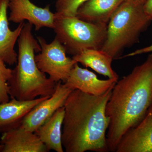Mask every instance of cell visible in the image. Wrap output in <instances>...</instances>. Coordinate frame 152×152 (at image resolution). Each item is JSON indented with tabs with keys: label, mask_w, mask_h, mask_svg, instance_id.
I'll return each instance as SVG.
<instances>
[{
	"label": "cell",
	"mask_w": 152,
	"mask_h": 152,
	"mask_svg": "<svg viewBox=\"0 0 152 152\" xmlns=\"http://www.w3.org/2000/svg\"><path fill=\"white\" fill-rule=\"evenodd\" d=\"M72 58L86 68H90L96 72L109 79L118 80L119 76L112 67L113 59L101 49H86Z\"/></svg>",
	"instance_id": "obj_16"
},
{
	"label": "cell",
	"mask_w": 152,
	"mask_h": 152,
	"mask_svg": "<svg viewBox=\"0 0 152 152\" xmlns=\"http://www.w3.org/2000/svg\"><path fill=\"white\" fill-rule=\"evenodd\" d=\"M118 80L99 79L96 74L86 69L80 67L77 63L64 83L72 91L79 90L89 94L101 96L113 87Z\"/></svg>",
	"instance_id": "obj_10"
},
{
	"label": "cell",
	"mask_w": 152,
	"mask_h": 152,
	"mask_svg": "<svg viewBox=\"0 0 152 152\" xmlns=\"http://www.w3.org/2000/svg\"><path fill=\"white\" fill-rule=\"evenodd\" d=\"M135 1H137L140 2L142 3V4H144V3H145L146 0H135Z\"/></svg>",
	"instance_id": "obj_21"
},
{
	"label": "cell",
	"mask_w": 152,
	"mask_h": 152,
	"mask_svg": "<svg viewBox=\"0 0 152 152\" xmlns=\"http://www.w3.org/2000/svg\"><path fill=\"white\" fill-rule=\"evenodd\" d=\"M88 0H57L56 3V17H75L79 8Z\"/></svg>",
	"instance_id": "obj_17"
},
{
	"label": "cell",
	"mask_w": 152,
	"mask_h": 152,
	"mask_svg": "<svg viewBox=\"0 0 152 152\" xmlns=\"http://www.w3.org/2000/svg\"><path fill=\"white\" fill-rule=\"evenodd\" d=\"M107 26L76 16H56L53 29L67 53L73 56L86 49H101L105 40Z\"/></svg>",
	"instance_id": "obj_5"
},
{
	"label": "cell",
	"mask_w": 152,
	"mask_h": 152,
	"mask_svg": "<svg viewBox=\"0 0 152 152\" xmlns=\"http://www.w3.org/2000/svg\"><path fill=\"white\" fill-rule=\"evenodd\" d=\"M152 102V54L130 73L118 80L106 107L110 119L107 133L108 152L116 151L125 134L145 116Z\"/></svg>",
	"instance_id": "obj_2"
},
{
	"label": "cell",
	"mask_w": 152,
	"mask_h": 152,
	"mask_svg": "<svg viewBox=\"0 0 152 152\" xmlns=\"http://www.w3.org/2000/svg\"><path fill=\"white\" fill-rule=\"evenodd\" d=\"M124 0H88L78 9L76 17L83 20L107 26L110 19Z\"/></svg>",
	"instance_id": "obj_14"
},
{
	"label": "cell",
	"mask_w": 152,
	"mask_h": 152,
	"mask_svg": "<svg viewBox=\"0 0 152 152\" xmlns=\"http://www.w3.org/2000/svg\"><path fill=\"white\" fill-rule=\"evenodd\" d=\"M115 152H152V102L141 121L123 136Z\"/></svg>",
	"instance_id": "obj_9"
},
{
	"label": "cell",
	"mask_w": 152,
	"mask_h": 152,
	"mask_svg": "<svg viewBox=\"0 0 152 152\" xmlns=\"http://www.w3.org/2000/svg\"><path fill=\"white\" fill-rule=\"evenodd\" d=\"M65 115L64 107L60 108L35 133L50 151L64 152L62 134Z\"/></svg>",
	"instance_id": "obj_15"
},
{
	"label": "cell",
	"mask_w": 152,
	"mask_h": 152,
	"mask_svg": "<svg viewBox=\"0 0 152 152\" xmlns=\"http://www.w3.org/2000/svg\"><path fill=\"white\" fill-rule=\"evenodd\" d=\"M37 39L41 48V51L35 56L38 68L48 75L52 80L65 83L77 63L72 58L67 56L66 48L56 37L50 43H48L40 36Z\"/></svg>",
	"instance_id": "obj_6"
},
{
	"label": "cell",
	"mask_w": 152,
	"mask_h": 152,
	"mask_svg": "<svg viewBox=\"0 0 152 152\" xmlns=\"http://www.w3.org/2000/svg\"><path fill=\"white\" fill-rule=\"evenodd\" d=\"M49 97H40L29 101L11 99L7 102L0 104V133L18 127L32 109Z\"/></svg>",
	"instance_id": "obj_13"
},
{
	"label": "cell",
	"mask_w": 152,
	"mask_h": 152,
	"mask_svg": "<svg viewBox=\"0 0 152 152\" xmlns=\"http://www.w3.org/2000/svg\"><path fill=\"white\" fill-rule=\"evenodd\" d=\"M9 1H11V0H9Z\"/></svg>",
	"instance_id": "obj_23"
},
{
	"label": "cell",
	"mask_w": 152,
	"mask_h": 152,
	"mask_svg": "<svg viewBox=\"0 0 152 152\" xmlns=\"http://www.w3.org/2000/svg\"><path fill=\"white\" fill-rule=\"evenodd\" d=\"M113 87L101 96L72 91L64 105L62 142L66 152H108L106 107Z\"/></svg>",
	"instance_id": "obj_1"
},
{
	"label": "cell",
	"mask_w": 152,
	"mask_h": 152,
	"mask_svg": "<svg viewBox=\"0 0 152 152\" xmlns=\"http://www.w3.org/2000/svg\"><path fill=\"white\" fill-rule=\"evenodd\" d=\"M13 69L7 67L4 62L0 58V104L10 101L8 82L12 75Z\"/></svg>",
	"instance_id": "obj_18"
},
{
	"label": "cell",
	"mask_w": 152,
	"mask_h": 152,
	"mask_svg": "<svg viewBox=\"0 0 152 152\" xmlns=\"http://www.w3.org/2000/svg\"><path fill=\"white\" fill-rule=\"evenodd\" d=\"M1 152H48L45 144L35 132L20 127L2 133Z\"/></svg>",
	"instance_id": "obj_11"
},
{
	"label": "cell",
	"mask_w": 152,
	"mask_h": 152,
	"mask_svg": "<svg viewBox=\"0 0 152 152\" xmlns=\"http://www.w3.org/2000/svg\"><path fill=\"white\" fill-rule=\"evenodd\" d=\"M143 5L135 0H124L110 19L101 50L113 60L120 58L124 49L137 42L151 23Z\"/></svg>",
	"instance_id": "obj_4"
},
{
	"label": "cell",
	"mask_w": 152,
	"mask_h": 152,
	"mask_svg": "<svg viewBox=\"0 0 152 152\" xmlns=\"http://www.w3.org/2000/svg\"><path fill=\"white\" fill-rule=\"evenodd\" d=\"M145 13L152 21V0H146L143 5Z\"/></svg>",
	"instance_id": "obj_20"
},
{
	"label": "cell",
	"mask_w": 152,
	"mask_h": 152,
	"mask_svg": "<svg viewBox=\"0 0 152 152\" xmlns=\"http://www.w3.org/2000/svg\"><path fill=\"white\" fill-rule=\"evenodd\" d=\"M72 91L62 82H58L54 94L32 109L25 117L20 127L35 132L58 109L64 107Z\"/></svg>",
	"instance_id": "obj_7"
},
{
	"label": "cell",
	"mask_w": 152,
	"mask_h": 152,
	"mask_svg": "<svg viewBox=\"0 0 152 152\" xmlns=\"http://www.w3.org/2000/svg\"><path fill=\"white\" fill-rule=\"evenodd\" d=\"M152 53V45L145 48H142L138 50H136L130 53L125 55L123 57H121L120 58H126V57H132L134 56L142 54L147 53Z\"/></svg>",
	"instance_id": "obj_19"
},
{
	"label": "cell",
	"mask_w": 152,
	"mask_h": 152,
	"mask_svg": "<svg viewBox=\"0 0 152 152\" xmlns=\"http://www.w3.org/2000/svg\"><path fill=\"white\" fill-rule=\"evenodd\" d=\"M9 8V21L20 23L27 20L34 26L36 31L44 27L53 29L54 26L56 15L51 11L50 5L40 7L30 0H11Z\"/></svg>",
	"instance_id": "obj_8"
},
{
	"label": "cell",
	"mask_w": 152,
	"mask_h": 152,
	"mask_svg": "<svg viewBox=\"0 0 152 152\" xmlns=\"http://www.w3.org/2000/svg\"><path fill=\"white\" fill-rule=\"evenodd\" d=\"M9 2V0H0V58L12 66L17 64L18 61V54L15 46L25 23H19L13 31L10 29L7 15Z\"/></svg>",
	"instance_id": "obj_12"
},
{
	"label": "cell",
	"mask_w": 152,
	"mask_h": 152,
	"mask_svg": "<svg viewBox=\"0 0 152 152\" xmlns=\"http://www.w3.org/2000/svg\"><path fill=\"white\" fill-rule=\"evenodd\" d=\"M2 149V146L0 144V152H1Z\"/></svg>",
	"instance_id": "obj_22"
},
{
	"label": "cell",
	"mask_w": 152,
	"mask_h": 152,
	"mask_svg": "<svg viewBox=\"0 0 152 152\" xmlns=\"http://www.w3.org/2000/svg\"><path fill=\"white\" fill-rule=\"evenodd\" d=\"M32 27L28 22L25 23L18 39L17 65L8 82L11 99L32 100L38 97L51 96L56 91L58 83L47 77L36 64L35 53L40 52L41 48L33 35Z\"/></svg>",
	"instance_id": "obj_3"
}]
</instances>
